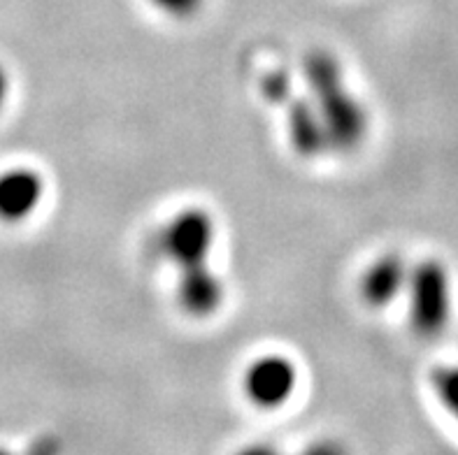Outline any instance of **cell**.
Listing matches in <instances>:
<instances>
[{
    "instance_id": "6da1fadb",
    "label": "cell",
    "mask_w": 458,
    "mask_h": 455,
    "mask_svg": "<svg viewBox=\"0 0 458 455\" xmlns=\"http://www.w3.org/2000/svg\"><path fill=\"white\" fill-rule=\"evenodd\" d=\"M215 221L205 209L189 207L165 223L158 235L161 254L177 267V300L184 314L208 318L224 305V283L209 270Z\"/></svg>"
},
{
    "instance_id": "7a4b0ae2",
    "label": "cell",
    "mask_w": 458,
    "mask_h": 455,
    "mask_svg": "<svg viewBox=\"0 0 458 455\" xmlns=\"http://www.w3.org/2000/svg\"><path fill=\"white\" fill-rule=\"evenodd\" d=\"M305 81L312 91L314 107L324 123L328 147L340 154L356 151L368 135V114L363 105L344 87L343 68L333 54L317 49L305 58Z\"/></svg>"
},
{
    "instance_id": "3957f363",
    "label": "cell",
    "mask_w": 458,
    "mask_h": 455,
    "mask_svg": "<svg viewBox=\"0 0 458 455\" xmlns=\"http://www.w3.org/2000/svg\"><path fill=\"white\" fill-rule=\"evenodd\" d=\"M261 93L267 103L279 105L286 110V128H289L291 147L302 158H317L328 149V138H326L324 123L319 119V112L291 88V77L286 70H270L261 77Z\"/></svg>"
},
{
    "instance_id": "277c9868",
    "label": "cell",
    "mask_w": 458,
    "mask_h": 455,
    "mask_svg": "<svg viewBox=\"0 0 458 455\" xmlns=\"http://www.w3.org/2000/svg\"><path fill=\"white\" fill-rule=\"evenodd\" d=\"M452 318V279L440 260H421L410 272V321L419 337H437Z\"/></svg>"
},
{
    "instance_id": "5b68a950",
    "label": "cell",
    "mask_w": 458,
    "mask_h": 455,
    "mask_svg": "<svg viewBox=\"0 0 458 455\" xmlns=\"http://www.w3.org/2000/svg\"><path fill=\"white\" fill-rule=\"evenodd\" d=\"M296 367L284 356L259 358L244 375V391L261 409H277L296 391Z\"/></svg>"
},
{
    "instance_id": "8992f818",
    "label": "cell",
    "mask_w": 458,
    "mask_h": 455,
    "mask_svg": "<svg viewBox=\"0 0 458 455\" xmlns=\"http://www.w3.org/2000/svg\"><path fill=\"white\" fill-rule=\"evenodd\" d=\"M45 181L30 167H12L0 173V221L21 223L40 207Z\"/></svg>"
},
{
    "instance_id": "52a82bcc",
    "label": "cell",
    "mask_w": 458,
    "mask_h": 455,
    "mask_svg": "<svg viewBox=\"0 0 458 455\" xmlns=\"http://www.w3.org/2000/svg\"><path fill=\"white\" fill-rule=\"evenodd\" d=\"M407 282H410V272L403 256L386 254L375 260L360 279V298L366 300V305L382 309L398 298Z\"/></svg>"
},
{
    "instance_id": "ba28073f",
    "label": "cell",
    "mask_w": 458,
    "mask_h": 455,
    "mask_svg": "<svg viewBox=\"0 0 458 455\" xmlns=\"http://www.w3.org/2000/svg\"><path fill=\"white\" fill-rule=\"evenodd\" d=\"M430 383H433V391L442 407L458 421V365L433 369Z\"/></svg>"
},
{
    "instance_id": "9c48e42d",
    "label": "cell",
    "mask_w": 458,
    "mask_h": 455,
    "mask_svg": "<svg viewBox=\"0 0 458 455\" xmlns=\"http://www.w3.org/2000/svg\"><path fill=\"white\" fill-rule=\"evenodd\" d=\"M151 3L174 19L193 17L200 10V5H203V0H151Z\"/></svg>"
},
{
    "instance_id": "30bf717a",
    "label": "cell",
    "mask_w": 458,
    "mask_h": 455,
    "mask_svg": "<svg viewBox=\"0 0 458 455\" xmlns=\"http://www.w3.org/2000/svg\"><path fill=\"white\" fill-rule=\"evenodd\" d=\"M7 93H10V80H7L5 68H3V65H0V107H3V105H5Z\"/></svg>"
}]
</instances>
